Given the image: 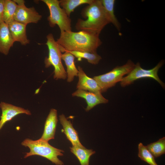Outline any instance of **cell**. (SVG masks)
Masks as SVG:
<instances>
[{
    "label": "cell",
    "instance_id": "12",
    "mask_svg": "<svg viewBox=\"0 0 165 165\" xmlns=\"http://www.w3.org/2000/svg\"><path fill=\"white\" fill-rule=\"evenodd\" d=\"M57 122V111L52 108L46 120L43 132L40 139L47 142L54 139Z\"/></svg>",
    "mask_w": 165,
    "mask_h": 165
},
{
    "label": "cell",
    "instance_id": "16",
    "mask_svg": "<svg viewBox=\"0 0 165 165\" xmlns=\"http://www.w3.org/2000/svg\"><path fill=\"white\" fill-rule=\"evenodd\" d=\"M75 58L72 54L67 51H65L61 55V59L66 66L67 81L69 82L72 81L75 76L78 75V70L75 64Z\"/></svg>",
    "mask_w": 165,
    "mask_h": 165
},
{
    "label": "cell",
    "instance_id": "2",
    "mask_svg": "<svg viewBox=\"0 0 165 165\" xmlns=\"http://www.w3.org/2000/svg\"><path fill=\"white\" fill-rule=\"evenodd\" d=\"M81 14L86 20H78L75 28L79 31H85L100 34L104 27L109 23L106 16L101 0H94L82 9Z\"/></svg>",
    "mask_w": 165,
    "mask_h": 165
},
{
    "label": "cell",
    "instance_id": "13",
    "mask_svg": "<svg viewBox=\"0 0 165 165\" xmlns=\"http://www.w3.org/2000/svg\"><path fill=\"white\" fill-rule=\"evenodd\" d=\"M25 24L15 20L8 24L9 29L14 42H20L22 45L29 44L30 40L27 38Z\"/></svg>",
    "mask_w": 165,
    "mask_h": 165
},
{
    "label": "cell",
    "instance_id": "20",
    "mask_svg": "<svg viewBox=\"0 0 165 165\" xmlns=\"http://www.w3.org/2000/svg\"><path fill=\"white\" fill-rule=\"evenodd\" d=\"M94 0H61L60 5L64 9L67 15L70 17L72 12L79 6L84 4H90Z\"/></svg>",
    "mask_w": 165,
    "mask_h": 165
},
{
    "label": "cell",
    "instance_id": "15",
    "mask_svg": "<svg viewBox=\"0 0 165 165\" xmlns=\"http://www.w3.org/2000/svg\"><path fill=\"white\" fill-rule=\"evenodd\" d=\"M14 42L8 25L4 22L0 24V53L8 55Z\"/></svg>",
    "mask_w": 165,
    "mask_h": 165
},
{
    "label": "cell",
    "instance_id": "21",
    "mask_svg": "<svg viewBox=\"0 0 165 165\" xmlns=\"http://www.w3.org/2000/svg\"><path fill=\"white\" fill-rule=\"evenodd\" d=\"M77 58L78 61H81L82 59H85L91 64H97L101 59L100 56L96 52L90 53L79 51H68Z\"/></svg>",
    "mask_w": 165,
    "mask_h": 165
},
{
    "label": "cell",
    "instance_id": "5",
    "mask_svg": "<svg viewBox=\"0 0 165 165\" xmlns=\"http://www.w3.org/2000/svg\"><path fill=\"white\" fill-rule=\"evenodd\" d=\"M135 65L130 60L125 64L117 66L110 72L95 76L93 78L99 85L101 92H105L109 88L115 86L117 82H120L123 76L128 74L133 68Z\"/></svg>",
    "mask_w": 165,
    "mask_h": 165
},
{
    "label": "cell",
    "instance_id": "10",
    "mask_svg": "<svg viewBox=\"0 0 165 165\" xmlns=\"http://www.w3.org/2000/svg\"><path fill=\"white\" fill-rule=\"evenodd\" d=\"M73 97H77L84 98L87 104L85 110L88 112L97 105L105 104L108 100L105 98L101 93H95L81 90H77L72 94Z\"/></svg>",
    "mask_w": 165,
    "mask_h": 165
},
{
    "label": "cell",
    "instance_id": "6",
    "mask_svg": "<svg viewBox=\"0 0 165 165\" xmlns=\"http://www.w3.org/2000/svg\"><path fill=\"white\" fill-rule=\"evenodd\" d=\"M48 7L50 14L47 18L50 26L53 27L57 25L61 32L72 31L71 20L68 16L65 10L61 8L59 1L57 0H42Z\"/></svg>",
    "mask_w": 165,
    "mask_h": 165
},
{
    "label": "cell",
    "instance_id": "14",
    "mask_svg": "<svg viewBox=\"0 0 165 165\" xmlns=\"http://www.w3.org/2000/svg\"><path fill=\"white\" fill-rule=\"evenodd\" d=\"M60 123L63 127V132L67 138L71 143L73 146L84 147L79 140L78 134L74 128L71 121L68 120L62 114L59 116Z\"/></svg>",
    "mask_w": 165,
    "mask_h": 165
},
{
    "label": "cell",
    "instance_id": "8",
    "mask_svg": "<svg viewBox=\"0 0 165 165\" xmlns=\"http://www.w3.org/2000/svg\"><path fill=\"white\" fill-rule=\"evenodd\" d=\"M42 16L34 7L28 8L25 6H18L15 15L14 20L27 25L33 23H37Z\"/></svg>",
    "mask_w": 165,
    "mask_h": 165
},
{
    "label": "cell",
    "instance_id": "17",
    "mask_svg": "<svg viewBox=\"0 0 165 165\" xmlns=\"http://www.w3.org/2000/svg\"><path fill=\"white\" fill-rule=\"evenodd\" d=\"M106 16L109 23H112L118 31H120L121 25L115 15V0H101Z\"/></svg>",
    "mask_w": 165,
    "mask_h": 165
},
{
    "label": "cell",
    "instance_id": "11",
    "mask_svg": "<svg viewBox=\"0 0 165 165\" xmlns=\"http://www.w3.org/2000/svg\"><path fill=\"white\" fill-rule=\"evenodd\" d=\"M79 81L76 88L95 93H101V89L96 81L88 77L80 66L78 67Z\"/></svg>",
    "mask_w": 165,
    "mask_h": 165
},
{
    "label": "cell",
    "instance_id": "18",
    "mask_svg": "<svg viewBox=\"0 0 165 165\" xmlns=\"http://www.w3.org/2000/svg\"><path fill=\"white\" fill-rule=\"evenodd\" d=\"M71 152L78 160L81 165H89L90 158L95 153L92 149H87L84 147L72 146L70 147Z\"/></svg>",
    "mask_w": 165,
    "mask_h": 165
},
{
    "label": "cell",
    "instance_id": "7",
    "mask_svg": "<svg viewBox=\"0 0 165 165\" xmlns=\"http://www.w3.org/2000/svg\"><path fill=\"white\" fill-rule=\"evenodd\" d=\"M164 61H161L153 68L148 70L143 69L139 63L135 64L132 70L124 77H123L120 82L122 87H124L133 83L134 81L138 79L150 78L156 81L163 88H165L164 83L160 79L158 72L162 66Z\"/></svg>",
    "mask_w": 165,
    "mask_h": 165
},
{
    "label": "cell",
    "instance_id": "4",
    "mask_svg": "<svg viewBox=\"0 0 165 165\" xmlns=\"http://www.w3.org/2000/svg\"><path fill=\"white\" fill-rule=\"evenodd\" d=\"M46 44L49 50L48 57H46L44 63L46 68L53 66L54 68V78L65 79L67 74L61 61V52L60 46L55 41L52 34L49 33L47 36Z\"/></svg>",
    "mask_w": 165,
    "mask_h": 165
},
{
    "label": "cell",
    "instance_id": "23",
    "mask_svg": "<svg viewBox=\"0 0 165 165\" xmlns=\"http://www.w3.org/2000/svg\"><path fill=\"white\" fill-rule=\"evenodd\" d=\"M138 157L150 165H158L156 163L155 157L142 143L138 145Z\"/></svg>",
    "mask_w": 165,
    "mask_h": 165
},
{
    "label": "cell",
    "instance_id": "19",
    "mask_svg": "<svg viewBox=\"0 0 165 165\" xmlns=\"http://www.w3.org/2000/svg\"><path fill=\"white\" fill-rule=\"evenodd\" d=\"M17 5L13 0H5L3 14L4 23L9 24L14 20Z\"/></svg>",
    "mask_w": 165,
    "mask_h": 165
},
{
    "label": "cell",
    "instance_id": "3",
    "mask_svg": "<svg viewBox=\"0 0 165 165\" xmlns=\"http://www.w3.org/2000/svg\"><path fill=\"white\" fill-rule=\"evenodd\" d=\"M21 144L30 149L29 152L26 153L24 158L38 155L47 159L56 165H64L63 162L58 158L59 156L63 155L64 151L52 146L48 142L40 138L36 140L26 138L22 142Z\"/></svg>",
    "mask_w": 165,
    "mask_h": 165
},
{
    "label": "cell",
    "instance_id": "1",
    "mask_svg": "<svg viewBox=\"0 0 165 165\" xmlns=\"http://www.w3.org/2000/svg\"><path fill=\"white\" fill-rule=\"evenodd\" d=\"M61 32L56 42L62 53L65 51L95 53L102 44L99 34L85 31Z\"/></svg>",
    "mask_w": 165,
    "mask_h": 165
},
{
    "label": "cell",
    "instance_id": "24",
    "mask_svg": "<svg viewBox=\"0 0 165 165\" xmlns=\"http://www.w3.org/2000/svg\"><path fill=\"white\" fill-rule=\"evenodd\" d=\"M5 0H0V24L4 23L3 14L4 6Z\"/></svg>",
    "mask_w": 165,
    "mask_h": 165
},
{
    "label": "cell",
    "instance_id": "9",
    "mask_svg": "<svg viewBox=\"0 0 165 165\" xmlns=\"http://www.w3.org/2000/svg\"><path fill=\"white\" fill-rule=\"evenodd\" d=\"M0 108L2 110L0 130L6 123L11 120L16 116L21 114L28 115H31V112L28 110L4 102H1Z\"/></svg>",
    "mask_w": 165,
    "mask_h": 165
},
{
    "label": "cell",
    "instance_id": "22",
    "mask_svg": "<svg viewBox=\"0 0 165 165\" xmlns=\"http://www.w3.org/2000/svg\"><path fill=\"white\" fill-rule=\"evenodd\" d=\"M146 146L155 158L159 157L165 153V137H163Z\"/></svg>",
    "mask_w": 165,
    "mask_h": 165
},
{
    "label": "cell",
    "instance_id": "25",
    "mask_svg": "<svg viewBox=\"0 0 165 165\" xmlns=\"http://www.w3.org/2000/svg\"><path fill=\"white\" fill-rule=\"evenodd\" d=\"M15 3L18 6L24 5L25 1L23 0H13Z\"/></svg>",
    "mask_w": 165,
    "mask_h": 165
}]
</instances>
